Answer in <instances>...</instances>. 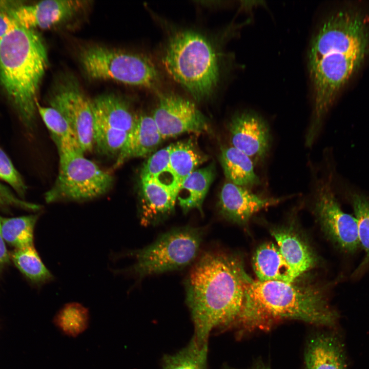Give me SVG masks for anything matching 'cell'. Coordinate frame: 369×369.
I'll use <instances>...</instances> for the list:
<instances>
[{
	"instance_id": "obj_21",
	"label": "cell",
	"mask_w": 369,
	"mask_h": 369,
	"mask_svg": "<svg viewBox=\"0 0 369 369\" xmlns=\"http://www.w3.org/2000/svg\"><path fill=\"white\" fill-rule=\"evenodd\" d=\"M215 176V167L212 163L195 170L183 181L177 199L184 213L194 209L202 213V203Z\"/></svg>"
},
{
	"instance_id": "obj_36",
	"label": "cell",
	"mask_w": 369,
	"mask_h": 369,
	"mask_svg": "<svg viewBox=\"0 0 369 369\" xmlns=\"http://www.w3.org/2000/svg\"><path fill=\"white\" fill-rule=\"evenodd\" d=\"M260 369H270V368L264 367H262V368H260Z\"/></svg>"
},
{
	"instance_id": "obj_23",
	"label": "cell",
	"mask_w": 369,
	"mask_h": 369,
	"mask_svg": "<svg viewBox=\"0 0 369 369\" xmlns=\"http://www.w3.org/2000/svg\"><path fill=\"white\" fill-rule=\"evenodd\" d=\"M170 166L179 187L183 181L208 159L191 140L171 144Z\"/></svg>"
},
{
	"instance_id": "obj_10",
	"label": "cell",
	"mask_w": 369,
	"mask_h": 369,
	"mask_svg": "<svg viewBox=\"0 0 369 369\" xmlns=\"http://www.w3.org/2000/svg\"><path fill=\"white\" fill-rule=\"evenodd\" d=\"M49 104L69 124L83 153L91 151L94 148V116L91 102L77 83L71 78L59 83Z\"/></svg>"
},
{
	"instance_id": "obj_35",
	"label": "cell",
	"mask_w": 369,
	"mask_h": 369,
	"mask_svg": "<svg viewBox=\"0 0 369 369\" xmlns=\"http://www.w3.org/2000/svg\"><path fill=\"white\" fill-rule=\"evenodd\" d=\"M4 241L0 234V272L9 263L11 258Z\"/></svg>"
},
{
	"instance_id": "obj_19",
	"label": "cell",
	"mask_w": 369,
	"mask_h": 369,
	"mask_svg": "<svg viewBox=\"0 0 369 369\" xmlns=\"http://www.w3.org/2000/svg\"><path fill=\"white\" fill-rule=\"evenodd\" d=\"M253 266L261 281L291 282L295 279L278 247L273 243H264L258 248L253 257Z\"/></svg>"
},
{
	"instance_id": "obj_5",
	"label": "cell",
	"mask_w": 369,
	"mask_h": 369,
	"mask_svg": "<svg viewBox=\"0 0 369 369\" xmlns=\"http://www.w3.org/2000/svg\"><path fill=\"white\" fill-rule=\"evenodd\" d=\"M162 62L171 77L196 100L208 98L218 82V56L211 42L198 32L183 30L174 34Z\"/></svg>"
},
{
	"instance_id": "obj_28",
	"label": "cell",
	"mask_w": 369,
	"mask_h": 369,
	"mask_svg": "<svg viewBox=\"0 0 369 369\" xmlns=\"http://www.w3.org/2000/svg\"><path fill=\"white\" fill-rule=\"evenodd\" d=\"M10 258L18 270L33 283L40 285L54 278L43 263L34 245L15 249Z\"/></svg>"
},
{
	"instance_id": "obj_25",
	"label": "cell",
	"mask_w": 369,
	"mask_h": 369,
	"mask_svg": "<svg viewBox=\"0 0 369 369\" xmlns=\"http://www.w3.org/2000/svg\"><path fill=\"white\" fill-rule=\"evenodd\" d=\"M38 218L36 214L12 218L0 216V234L15 249L34 245V229Z\"/></svg>"
},
{
	"instance_id": "obj_8",
	"label": "cell",
	"mask_w": 369,
	"mask_h": 369,
	"mask_svg": "<svg viewBox=\"0 0 369 369\" xmlns=\"http://www.w3.org/2000/svg\"><path fill=\"white\" fill-rule=\"evenodd\" d=\"M58 154V174L45 193L47 203L89 200L106 194L112 187L113 177L86 158L83 152L68 150Z\"/></svg>"
},
{
	"instance_id": "obj_22",
	"label": "cell",
	"mask_w": 369,
	"mask_h": 369,
	"mask_svg": "<svg viewBox=\"0 0 369 369\" xmlns=\"http://www.w3.org/2000/svg\"><path fill=\"white\" fill-rule=\"evenodd\" d=\"M220 161L226 177L236 185L252 187L260 183L253 161L245 154L233 146L222 149Z\"/></svg>"
},
{
	"instance_id": "obj_7",
	"label": "cell",
	"mask_w": 369,
	"mask_h": 369,
	"mask_svg": "<svg viewBox=\"0 0 369 369\" xmlns=\"http://www.w3.org/2000/svg\"><path fill=\"white\" fill-rule=\"evenodd\" d=\"M80 60L87 75L94 79L148 89L155 88L160 80L153 63L141 54L95 45L82 51Z\"/></svg>"
},
{
	"instance_id": "obj_14",
	"label": "cell",
	"mask_w": 369,
	"mask_h": 369,
	"mask_svg": "<svg viewBox=\"0 0 369 369\" xmlns=\"http://www.w3.org/2000/svg\"><path fill=\"white\" fill-rule=\"evenodd\" d=\"M84 2L43 1L34 5L16 6L9 12V15L20 27L32 30L46 29L73 16L83 8Z\"/></svg>"
},
{
	"instance_id": "obj_32",
	"label": "cell",
	"mask_w": 369,
	"mask_h": 369,
	"mask_svg": "<svg viewBox=\"0 0 369 369\" xmlns=\"http://www.w3.org/2000/svg\"><path fill=\"white\" fill-rule=\"evenodd\" d=\"M0 179L8 183L19 198H24L27 189L24 180L9 158L1 148Z\"/></svg>"
},
{
	"instance_id": "obj_26",
	"label": "cell",
	"mask_w": 369,
	"mask_h": 369,
	"mask_svg": "<svg viewBox=\"0 0 369 369\" xmlns=\"http://www.w3.org/2000/svg\"><path fill=\"white\" fill-rule=\"evenodd\" d=\"M170 150L169 145L148 158L142 168L140 180H152L177 195L179 184L170 166Z\"/></svg>"
},
{
	"instance_id": "obj_12",
	"label": "cell",
	"mask_w": 369,
	"mask_h": 369,
	"mask_svg": "<svg viewBox=\"0 0 369 369\" xmlns=\"http://www.w3.org/2000/svg\"><path fill=\"white\" fill-rule=\"evenodd\" d=\"M229 129L231 146L243 152L255 165L262 162L271 145V134L266 121L253 111H245L234 115Z\"/></svg>"
},
{
	"instance_id": "obj_3",
	"label": "cell",
	"mask_w": 369,
	"mask_h": 369,
	"mask_svg": "<svg viewBox=\"0 0 369 369\" xmlns=\"http://www.w3.org/2000/svg\"><path fill=\"white\" fill-rule=\"evenodd\" d=\"M336 317L323 292L317 288L294 281L253 280L248 276L236 322L252 331L266 329L285 319L329 325Z\"/></svg>"
},
{
	"instance_id": "obj_4",
	"label": "cell",
	"mask_w": 369,
	"mask_h": 369,
	"mask_svg": "<svg viewBox=\"0 0 369 369\" xmlns=\"http://www.w3.org/2000/svg\"><path fill=\"white\" fill-rule=\"evenodd\" d=\"M48 65L46 48L34 30L18 26L0 39V81L29 131L34 128L37 92Z\"/></svg>"
},
{
	"instance_id": "obj_11",
	"label": "cell",
	"mask_w": 369,
	"mask_h": 369,
	"mask_svg": "<svg viewBox=\"0 0 369 369\" xmlns=\"http://www.w3.org/2000/svg\"><path fill=\"white\" fill-rule=\"evenodd\" d=\"M152 117L162 139L208 128L207 118L194 103L172 93L160 94Z\"/></svg>"
},
{
	"instance_id": "obj_29",
	"label": "cell",
	"mask_w": 369,
	"mask_h": 369,
	"mask_svg": "<svg viewBox=\"0 0 369 369\" xmlns=\"http://www.w3.org/2000/svg\"><path fill=\"white\" fill-rule=\"evenodd\" d=\"M89 319L87 308L79 303L70 302L57 312L53 322L64 335L76 337L87 329Z\"/></svg>"
},
{
	"instance_id": "obj_15",
	"label": "cell",
	"mask_w": 369,
	"mask_h": 369,
	"mask_svg": "<svg viewBox=\"0 0 369 369\" xmlns=\"http://www.w3.org/2000/svg\"><path fill=\"white\" fill-rule=\"evenodd\" d=\"M177 196L152 180H140L141 224L155 225L168 217L174 209Z\"/></svg>"
},
{
	"instance_id": "obj_13",
	"label": "cell",
	"mask_w": 369,
	"mask_h": 369,
	"mask_svg": "<svg viewBox=\"0 0 369 369\" xmlns=\"http://www.w3.org/2000/svg\"><path fill=\"white\" fill-rule=\"evenodd\" d=\"M286 198L263 197L247 188L230 181L222 186L219 197L221 215L226 219L239 224L246 223L260 211L279 203Z\"/></svg>"
},
{
	"instance_id": "obj_24",
	"label": "cell",
	"mask_w": 369,
	"mask_h": 369,
	"mask_svg": "<svg viewBox=\"0 0 369 369\" xmlns=\"http://www.w3.org/2000/svg\"><path fill=\"white\" fill-rule=\"evenodd\" d=\"M37 107L58 153L68 150L83 152L71 127L57 110L51 107H41L38 104Z\"/></svg>"
},
{
	"instance_id": "obj_31",
	"label": "cell",
	"mask_w": 369,
	"mask_h": 369,
	"mask_svg": "<svg viewBox=\"0 0 369 369\" xmlns=\"http://www.w3.org/2000/svg\"><path fill=\"white\" fill-rule=\"evenodd\" d=\"M129 133L109 127L94 119V148L107 156H118Z\"/></svg>"
},
{
	"instance_id": "obj_16",
	"label": "cell",
	"mask_w": 369,
	"mask_h": 369,
	"mask_svg": "<svg viewBox=\"0 0 369 369\" xmlns=\"http://www.w3.org/2000/svg\"><path fill=\"white\" fill-rule=\"evenodd\" d=\"M162 138L152 116H136L134 127L129 133L126 141L117 156L114 168L127 160L145 157L154 151Z\"/></svg>"
},
{
	"instance_id": "obj_1",
	"label": "cell",
	"mask_w": 369,
	"mask_h": 369,
	"mask_svg": "<svg viewBox=\"0 0 369 369\" xmlns=\"http://www.w3.org/2000/svg\"><path fill=\"white\" fill-rule=\"evenodd\" d=\"M369 52V21L362 12L343 8L321 23L311 42L308 65L313 112L305 142L312 145L339 93Z\"/></svg>"
},
{
	"instance_id": "obj_18",
	"label": "cell",
	"mask_w": 369,
	"mask_h": 369,
	"mask_svg": "<svg viewBox=\"0 0 369 369\" xmlns=\"http://www.w3.org/2000/svg\"><path fill=\"white\" fill-rule=\"evenodd\" d=\"M272 234L277 247L296 279L314 264V255L307 244L290 229L274 230Z\"/></svg>"
},
{
	"instance_id": "obj_34",
	"label": "cell",
	"mask_w": 369,
	"mask_h": 369,
	"mask_svg": "<svg viewBox=\"0 0 369 369\" xmlns=\"http://www.w3.org/2000/svg\"><path fill=\"white\" fill-rule=\"evenodd\" d=\"M18 26L10 15L0 11V39Z\"/></svg>"
},
{
	"instance_id": "obj_9",
	"label": "cell",
	"mask_w": 369,
	"mask_h": 369,
	"mask_svg": "<svg viewBox=\"0 0 369 369\" xmlns=\"http://www.w3.org/2000/svg\"><path fill=\"white\" fill-rule=\"evenodd\" d=\"M315 193V212L327 237L344 253H355L361 247L355 217L342 210L329 180L319 181Z\"/></svg>"
},
{
	"instance_id": "obj_17",
	"label": "cell",
	"mask_w": 369,
	"mask_h": 369,
	"mask_svg": "<svg viewBox=\"0 0 369 369\" xmlns=\"http://www.w3.org/2000/svg\"><path fill=\"white\" fill-rule=\"evenodd\" d=\"M94 119L112 128L129 133L135 122L129 104L114 94H102L91 100Z\"/></svg>"
},
{
	"instance_id": "obj_27",
	"label": "cell",
	"mask_w": 369,
	"mask_h": 369,
	"mask_svg": "<svg viewBox=\"0 0 369 369\" xmlns=\"http://www.w3.org/2000/svg\"><path fill=\"white\" fill-rule=\"evenodd\" d=\"M346 197L352 205L357 222L360 246L365 257L353 274L358 277L369 266V197L356 191L348 190Z\"/></svg>"
},
{
	"instance_id": "obj_33",
	"label": "cell",
	"mask_w": 369,
	"mask_h": 369,
	"mask_svg": "<svg viewBox=\"0 0 369 369\" xmlns=\"http://www.w3.org/2000/svg\"><path fill=\"white\" fill-rule=\"evenodd\" d=\"M15 207L28 211H37L40 206L17 197L7 186L0 182V209Z\"/></svg>"
},
{
	"instance_id": "obj_6",
	"label": "cell",
	"mask_w": 369,
	"mask_h": 369,
	"mask_svg": "<svg viewBox=\"0 0 369 369\" xmlns=\"http://www.w3.org/2000/svg\"><path fill=\"white\" fill-rule=\"evenodd\" d=\"M204 231L187 226L161 235L151 244L125 254L135 262L124 272L141 278L186 266L197 255Z\"/></svg>"
},
{
	"instance_id": "obj_30",
	"label": "cell",
	"mask_w": 369,
	"mask_h": 369,
	"mask_svg": "<svg viewBox=\"0 0 369 369\" xmlns=\"http://www.w3.org/2000/svg\"><path fill=\"white\" fill-rule=\"evenodd\" d=\"M208 343L200 344L193 337L177 353L167 357L163 369H206Z\"/></svg>"
},
{
	"instance_id": "obj_20",
	"label": "cell",
	"mask_w": 369,
	"mask_h": 369,
	"mask_svg": "<svg viewBox=\"0 0 369 369\" xmlns=\"http://www.w3.org/2000/svg\"><path fill=\"white\" fill-rule=\"evenodd\" d=\"M306 369H344L340 344L332 336L320 334L309 342L304 354Z\"/></svg>"
},
{
	"instance_id": "obj_2",
	"label": "cell",
	"mask_w": 369,
	"mask_h": 369,
	"mask_svg": "<svg viewBox=\"0 0 369 369\" xmlns=\"http://www.w3.org/2000/svg\"><path fill=\"white\" fill-rule=\"evenodd\" d=\"M248 276L238 258L222 252L206 253L194 265L186 282V300L199 343H208L214 329L237 321Z\"/></svg>"
}]
</instances>
